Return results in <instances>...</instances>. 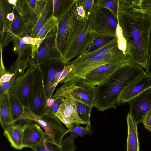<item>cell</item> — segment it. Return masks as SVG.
<instances>
[{"label":"cell","mask_w":151,"mask_h":151,"mask_svg":"<svg viewBox=\"0 0 151 151\" xmlns=\"http://www.w3.org/2000/svg\"><path fill=\"white\" fill-rule=\"evenodd\" d=\"M117 19L130 62L146 69L151 32V17L117 0Z\"/></svg>","instance_id":"obj_1"},{"label":"cell","mask_w":151,"mask_h":151,"mask_svg":"<svg viewBox=\"0 0 151 151\" xmlns=\"http://www.w3.org/2000/svg\"><path fill=\"white\" fill-rule=\"evenodd\" d=\"M131 60L126 52L119 48L117 37L96 50L85 52L70 62L67 65H72L73 68L61 83H75L99 66L109 64H122Z\"/></svg>","instance_id":"obj_2"},{"label":"cell","mask_w":151,"mask_h":151,"mask_svg":"<svg viewBox=\"0 0 151 151\" xmlns=\"http://www.w3.org/2000/svg\"><path fill=\"white\" fill-rule=\"evenodd\" d=\"M144 71L143 68L130 62L123 64L104 81L96 86V106L100 111L119 105V99L126 87Z\"/></svg>","instance_id":"obj_3"},{"label":"cell","mask_w":151,"mask_h":151,"mask_svg":"<svg viewBox=\"0 0 151 151\" xmlns=\"http://www.w3.org/2000/svg\"><path fill=\"white\" fill-rule=\"evenodd\" d=\"M77 0H73L66 11L58 19L55 35L57 48L61 61L67 65L71 51L82 33L88 19L79 15Z\"/></svg>","instance_id":"obj_4"},{"label":"cell","mask_w":151,"mask_h":151,"mask_svg":"<svg viewBox=\"0 0 151 151\" xmlns=\"http://www.w3.org/2000/svg\"><path fill=\"white\" fill-rule=\"evenodd\" d=\"M117 23V15L103 5L100 0H93L88 27L90 34L116 37Z\"/></svg>","instance_id":"obj_5"},{"label":"cell","mask_w":151,"mask_h":151,"mask_svg":"<svg viewBox=\"0 0 151 151\" xmlns=\"http://www.w3.org/2000/svg\"><path fill=\"white\" fill-rule=\"evenodd\" d=\"M23 113L15 122L21 120H28L37 123L44 129L50 139L61 147L63 137L70 131L63 127L60 120L55 116L45 113L41 115H37L29 108L23 106Z\"/></svg>","instance_id":"obj_6"},{"label":"cell","mask_w":151,"mask_h":151,"mask_svg":"<svg viewBox=\"0 0 151 151\" xmlns=\"http://www.w3.org/2000/svg\"><path fill=\"white\" fill-rule=\"evenodd\" d=\"M95 87L85 83L82 79L75 83L63 84L52 96L55 99L70 97L76 101L96 107Z\"/></svg>","instance_id":"obj_7"},{"label":"cell","mask_w":151,"mask_h":151,"mask_svg":"<svg viewBox=\"0 0 151 151\" xmlns=\"http://www.w3.org/2000/svg\"><path fill=\"white\" fill-rule=\"evenodd\" d=\"M56 30L43 39L38 46H32L31 64L36 66L46 61L57 60L61 61L55 41Z\"/></svg>","instance_id":"obj_8"},{"label":"cell","mask_w":151,"mask_h":151,"mask_svg":"<svg viewBox=\"0 0 151 151\" xmlns=\"http://www.w3.org/2000/svg\"><path fill=\"white\" fill-rule=\"evenodd\" d=\"M36 68L35 65L31 64L24 75L7 90L9 95L14 98L22 105L28 108Z\"/></svg>","instance_id":"obj_9"},{"label":"cell","mask_w":151,"mask_h":151,"mask_svg":"<svg viewBox=\"0 0 151 151\" xmlns=\"http://www.w3.org/2000/svg\"><path fill=\"white\" fill-rule=\"evenodd\" d=\"M47 99L42 73L40 67L37 66L32 82L29 108L37 115H43L45 113Z\"/></svg>","instance_id":"obj_10"},{"label":"cell","mask_w":151,"mask_h":151,"mask_svg":"<svg viewBox=\"0 0 151 151\" xmlns=\"http://www.w3.org/2000/svg\"><path fill=\"white\" fill-rule=\"evenodd\" d=\"M62 102L55 114L60 121L65 125L71 132L73 127L77 124L87 125L78 115L76 101L73 98L67 97L62 99Z\"/></svg>","instance_id":"obj_11"},{"label":"cell","mask_w":151,"mask_h":151,"mask_svg":"<svg viewBox=\"0 0 151 151\" xmlns=\"http://www.w3.org/2000/svg\"><path fill=\"white\" fill-rule=\"evenodd\" d=\"M130 107V114L138 124L142 123L151 110V87L127 102Z\"/></svg>","instance_id":"obj_12"},{"label":"cell","mask_w":151,"mask_h":151,"mask_svg":"<svg viewBox=\"0 0 151 151\" xmlns=\"http://www.w3.org/2000/svg\"><path fill=\"white\" fill-rule=\"evenodd\" d=\"M151 87V76L144 71L124 89L119 99V105L131 99Z\"/></svg>","instance_id":"obj_13"},{"label":"cell","mask_w":151,"mask_h":151,"mask_svg":"<svg viewBox=\"0 0 151 151\" xmlns=\"http://www.w3.org/2000/svg\"><path fill=\"white\" fill-rule=\"evenodd\" d=\"M31 56V52H27L18 57L8 70L13 75L12 79L7 83L0 84V94L7 90L12 85L24 75L26 68L30 65L31 58L29 59V57Z\"/></svg>","instance_id":"obj_14"},{"label":"cell","mask_w":151,"mask_h":151,"mask_svg":"<svg viewBox=\"0 0 151 151\" xmlns=\"http://www.w3.org/2000/svg\"><path fill=\"white\" fill-rule=\"evenodd\" d=\"M13 9L14 17L11 22L9 31L6 35L2 44L0 45L2 48L6 47L14 37H22L30 32L28 30L25 25L29 17L28 14L21 15L17 12L13 7Z\"/></svg>","instance_id":"obj_15"},{"label":"cell","mask_w":151,"mask_h":151,"mask_svg":"<svg viewBox=\"0 0 151 151\" xmlns=\"http://www.w3.org/2000/svg\"><path fill=\"white\" fill-rule=\"evenodd\" d=\"M123 64H109L99 66L91 71L82 79L85 83L96 86L106 79Z\"/></svg>","instance_id":"obj_16"},{"label":"cell","mask_w":151,"mask_h":151,"mask_svg":"<svg viewBox=\"0 0 151 151\" xmlns=\"http://www.w3.org/2000/svg\"><path fill=\"white\" fill-rule=\"evenodd\" d=\"M65 65L61 61L52 60L45 62L38 66L42 73L45 91L47 99L50 97V87L56 74L62 70Z\"/></svg>","instance_id":"obj_17"},{"label":"cell","mask_w":151,"mask_h":151,"mask_svg":"<svg viewBox=\"0 0 151 151\" xmlns=\"http://www.w3.org/2000/svg\"><path fill=\"white\" fill-rule=\"evenodd\" d=\"M48 137L38 124L32 122L24 130L23 144L24 147H32L43 141Z\"/></svg>","instance_id":"obj_18"},{"label":"cell","mask_w":151,"mask_h":151,"mask_svg":"<svg viewBox=\"0 0 151 151\" xmlns=\"http://www.w3.org/2000/svg\"><path fill=\"white\" fill-rule=\"evenodd\" d=\"M32 122L30 120L24 125L14 124L4 130V135L7 138L12 147L18 150H21L24 147L23 144L24 131Z\"/></svg>","instance_id":"obj_19"},{"label":"cell","mask_w":151,"mask_h":151,"mask_svg":"<svg viewBox=\"0 0 151 151\" xmlns=\"http://www.w3.org/2000/svg\"><path fill=\"white\" fill-rule=\"evenodd\" d=\"M88 19L82 33L68 56L67 64L72 59L84 53L88 49L93 38V36L90 33L88 29Z\"/></svg>","instance_id":"obj_20"},{"label":"cell","mask_w":151,"mask_h":151,"mask_svg":"<svg viewBox=\"0 0 151 151\" xmlns=\"http://www.w3.org/2000/svg\"><path fill=\"white\" fill-rule=\"evenodd\" d=\"M80 124H77L73 127L70 135L62 140L61 147L63 151H75L77 147L74 145V139L78 136L83 137L85 135L91 134L92 130L91 129V125H87L83 127Z\"/></svg>","instance_id":"obj_21"},{"label":"cell","mask_w":151,"mask_h":151,"mask_svg":"<svg viewBox=\"0 0 151 151\" xmlns=\"http://www.w3.org/2000/svg\"><path fill=\"white\" fill-rule=\"evenodd\" d=\"M126 118L127 126V151H139L140 142L137 129L138 124L129 113H128Z\"/></svg>","instance_id":"obj_22"},{"label":"cell","mask_w":151,"mask_h":151,"mask_svg":"<svg viewBox=\"0 0 151 151\" xmlns=\"http://www.w3.org/2000/svg\"><path fill=\"white\" fill-rule=\"evenodd\" d=\"M13 10V6L7 0H0V45L2 44L5 36L9 31L11 22L7 16Z\"/></svg>","instance_id":"obj_23"},{"label":"cell","mask_w":151,"mask_h":151,"mask_svg":"<svg viewBox=\"0 0 151 151\" xmlns=\"http://www.w3.org/2000/svg\"><path fill=\"white\" fill-rule=\"evenodd\" d=\"M0 121L4 130L12 125V119L9 100L7 90L0 94Z\"/></svg>","instance_id":"obj_24"},{"label":"cell","mask_w":151,"mask_h":151,"mask_svg":"<svg viewBox=\"0 0 151 151\" xmlns=\"http://www.w3.org/2000/svg\"><path fill=\"white\" fill-rule=\"evenodd\" d=\"M47 0H32V11L29 15L27 20L25 24L29 31L35 26L40 18L43 9Z\"/></svg>","instance_id":"obj_25"},{"label":"cell","mask_w":151,"mask_h":151,"mask_svg":"<svg viewBox=\"0 0 151 151\" xmlns=\"http://www.w3.org/2000/svg\"><path fill=\"white\" fill-rule=\"evenodd\" d=\"M52 8V0H47L41 15L35 26L30 30V36L37 38L39 31L45 23L48 18L47 16Z\"/></svg>","instance_id":"obj_26"},{"label":"cell","mask_w":151,"mask_h":151,"mask_svg":"<svg viewBox=\"0 0 151 151\" xmlns=\"http://www.w3.org/2000/svg\"><path fill=\"white\" fill-rule=\"evenodd\" d=\"M58 22V19L51 15L39 31L37 38L43 40L56 30Z\"/></svg>","instance_id":"obj_27"},{"label":"cell","mask_w":151,"mask_h":151,"mask_svg":"<svg viewBox=\"0 0 151 151\" xmlns=\"http://www.w3.org/2000/svg\"><path fill=\"white\" fill-rule=\"evenodd\" d=\"M52 15L58 19L66 11L72 0H52Z\"/></svg>","instance_id":"obj_28"},{"label":"cell","mask_w":151,"mask_h":151,"mask_svg":"<svg viewBox=\"0 0 151 151\" xmlns=\"http://www.w3.org/2000/svg\"><path fill=\"white\" fill-rule=\"evenodd\" d=\"M92 36V40L85 52L92 51L117 37L105 35Z\"/></svg>","instance_id":"obj_29"},{"label":"cell","mask_w":151,"mask_h":151,"mask_svg":"<svg viewBox=\"0 0 151 151\" xmlns=\"http://www.w3.org/2000/svg\"><path fill=\"white\" fill-rule=\"evenodd\" d=\"M34 151H63L60 146L47 138L31 148Z\"/></svg>","instance_id":"obj_30"},{"label":"cell","mask_w":151,"mask_h":151,"mask_svg":"<svg viewBox=\"0 0 151 151\" xmlns=\"http://www.w3.org/2000/svg\"><path fill=\"white\" fill-rule=\"evenodd\" d=\"M76 102L78 115L81 119L87 122L88 124L91 125L90 117L91 109L93 107L76 101Z\"/></svg>","instance_id":"obj_31"},{"label":"cell","mask_w":151,"mask_h":151,"mask_svg":"<svg viewBox=\"0 0 151 151\" xmlns=\"http://www.w3.org/2000/svg\"><path fill=\"white\" fill-rule=\"evenodd\" d=\"M9 100L12 119V125L22 114L23 112V106L16 99L9 95Z\"/></svg>","instance_id":"obj_32"},{"label":"cell","mask_w":151,"mask_h":151,"mask_svg":"<svg viewBox=\"0 0 151 151\" xmlns=\"http://www.w3.org/2000/svg\"><path fill=\"white\" fill-rule=\"evenodd\" d=\"M13 40V50L18 54V57L22 55L26 50L32 45L25 43L21 37H15Z\"/></svg>","instance_id":"obj_33"},{"label":"cell","mask_w":151,"mask_h":151,"mask_svg":"<svg viewBox=\"0 0 151 151\" xmlns=\"http://www.w3.org/2000/svg\"><path fill=\"white\" fill-rule=\"evenodd\" d=\"M135 8L138 11L151 17V0H139Z\"/></svg>","instance_id":"obj_34"},{"label":"cell","mask_w":151,"mask_h":151,"mask_svg":"<svg viewBox=\"0 0 151 151\" xmlns=\"http://www.w3.org/2000/svg\"><path fill=\"white\" fill-rule=\"evenodd\" d=\"M116 35L118 38V46L119 48L121 50L126 53V42L123 36L122 31L118 21L116 29Z\"/></svg>","instance_id":"obj_35"},{"label":"cell","mask_w":151,"mask_h":151,"mask_svg":"<svg viewBox=\"0 0 151 151\" xmlns=\"http://www.w3.org/2000/svg\"><path fill=\"white\" fill-rule=\"evenodd\" d=\"M22 39L27 44L37 46L39 45L42 40L37 38L32 37L27 34L22 37Z\"/></svg>","instance_id":"obj_36"},{"label":"cell","mask_w":151,"mask_h":151,"mask_svg":"<svg viewBox=\"0 0 151 151\" xmlns=\"http://www.w3.org/2000/svg\"><path fill=\"white\" fill-rule=\"evenodd\" d=\"M101 3L104 6L112 10L117 15L118 7L117 0H100Z\"/></svg>","instance_id":"obj_37"},{"label":"cell","mask_w":151,"mask_h":151,"mask_svg":"<svg viewBox=\"0 0 151 151\" xmlns=\"http://www.w3.org/2000/svg\"><path fill=\"white\" fill-rule=\"evenodd\" d=\"M54 104L49 109L45 111V113L51 115L55 116L58 108L61 104L62 99H57Z\"/></svg>","instance_id":"obj_38"},{"label":"cell","mask_w":151,"mask_h":151,"mask_svg":"<svg viewBox=\"0 0 151 151\" xmlns=\"http://www.w3.org/2000/svg\"><path fill=\"white\" fill-rule=\"evenodd\" d=\"M145 72L151 76V32L149 42L148 58Z\"/></svg>","instance_id":"obj_39"},{"label":"cell","mask_w":151,"mask_h":151,"mask_svg":"<svg viewBox=\"0 0 151 151\" xmlns=\"http://www.w3.org/2000/svg\"><path fill=\"white\" fill-rule=\"evenodd\" d=\"M73 68L72 65H66L64 67L58 82V84L61 83L71 72Z\"/></svg>","instance_id":"obj_40"},{"label":"cell","mask_w":151,"mask_h":151,"mask_svg":"<svg viewBox=\"0 0 151 151\" xmlns=\"http://www.w3.org/2000/svg\"><path fill=\"white\" fill-rule=\"evenodd\" d=\"M142 123L144 127L151 133V110L148 113Z\"/></svg>","instance_id":"obj_41"},{"label":"cell","mask_w":151,"mask_h":151,"mask_svg":"<svg viewBox=\"0 0 151 151\" xmlns=\"http://www.w3.org/2000/svg\"><path fill=\"white\" fill-rule=\"evenodd\" d=\"M56 100V99L53 97L52 96L50 98L47 99L46 103L45 111L52 106L55 103Z\"/></svg>","instance_id":"obj_42"},{"label":"cell","mask_w":151,"mask_h":151,"mask_svg":"<svg viewBox=\"0 0 151 151\" xmlns=\"http://www.w3.org/2000/svg\"><path fill=\"white\" fill-rule=\"evenodd\" d=\"M77 11L79 15L82 17H86L85 13L83 8L82 6L78 2V0H77Z\"/></svg>","instance_id":"obj_43"},{"label":"cell","mask_w":151,"mask_h":151,"mask_svg":"<svg viewBox=\"0 0 151 151\" xmlns=\"http://www.w3.org/2000/svg\"><path fill=\"white\" fill-rule=\"evenodd\" d=\"M14 17V14L13 10L12 12L8 14L7 16V18L9 20L12 22L13 20Z\"/></svg>","instance_id":"obj_44"}]
</instances>
